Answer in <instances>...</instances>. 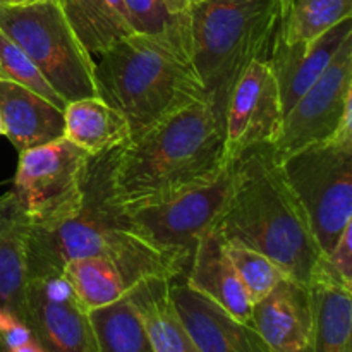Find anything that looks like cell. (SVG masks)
Here are the masks:
<instances>
[{"instance_id":"1","label":"cell","mask_w":352,"mask_h":352,"mask_svg":"<svg viewBox=\"0 0 352 352\" xmlns=\"http://www.w3.org/2000/svg\"><path fill=\"white\" fill-rule=\"evenodd\" d=\"M213 227L227 243L265 254L306 285L325 254L270 143L234 160L232 189Z\"/></svg>"},{"instance_id":"2","label":"cell","mask_w":352,"mask_h":352,"mask_svg":"<svg viewBox=\"0 0 352 352\" xmlns=\"http://www.w3.org/2000/svg\"><path fill=\"white\" fill-rule=\"evenodd\" d=\"M226 164L223 117L206 98L196 100L112 150V201H157L206 181Z\"/></svg>"},{"instance_id":"3","label":"cell","mask_w":352,"mask_h":352,"mask_svg":"<svg viewBox=\"0 0 352 352\" xmlns=\"http://www.w3.org/2000/svg\"><path fill=\"white\" fill-rule=\"evenodd\" d=\"M110 153L91 158L82 203L71 217L47 226L31 223L28 278L62 274L74 258L102 256L117 263L131 285L144 277L179 280L175 268L160 253L120 223L110 195Z\"/></svg>"},{"instance_id":"4","label":"cell","mask_w":352,"mask_h":352,"mask_svg":"<svg viewBox=\"0 0 352 352\" xmlns=\"http://www.w3.org/2000/svg\"><path fill=\"white\" fill-rule=\"evenodd\" d=\"M95 76L100 96L129 122L131 138L168 113L206 98L186 38H124L96 57Z\"/></svg>"},{"instance_id":"5","label":"cell","mask_w":352,"mask_h":352,"mask_svg":"<svg viewBox=\"0 0 352 352\" xmlns=\"http://www.w3.org/2000/svg\"><path fill=\"white\" fill-rule=\"evenodd\" d=\"M282 19L280 0H201L188 10L192 65L223 120L230 89L251 62L270 57Z\"/></svg>"},{"instance_id":"6","label":"cell","mask_w":352,"mask_h":352,"mask_svg":"<svg viewBox=\"0 0 352 352\" xmlns=\"http://www.w3.org/2000/svg\"><path fill=\"white\" fill-rule=\"evenodd\" d=\"M232 179L234 160L206 181L167 198L133 206L113 205L120 223L160 253L181 278L203 234L215 226L232 189Z\"/></svg>"},{"instance_id":"7","label":"cell","mask_w":352,"mask_h":352,"mask_svg":"<svg viewBox=\"0 0 352 352\" xmlns=\"http://www.w3.org/2000/svg\"><path fill=\"white\" fill-rule=\"evenodd\" d=\"M0 30L26 52L65 103L100 96L95 58L76 36L57 0L0 6Z\"/></svg>"},{"instance_id":"8","label":"cell","mask_w":352,"mask_h":352,"mask_svg":"<svg viewBox=\"0 0 352 352\" xmlns=\"http://www.w3.org/2000/svg\"><path fill=\"white\" fill-rule=\"evenodd\" d=\"M305 206L320 250L329 253L352 223V140L311 144L280 162Z\"/></svg>"},{"instance_id":"9","label":"cell","mask_w":352,"mask_h":352,"mask_svg":"<svg viewBox=\"0 0 352 352\" xmlns=\"http://www.w3.org/2000/svg\"><path fill=\"white\" fill-rule=\"evenodd\" d=\"M91 158L64 136L19 153L12 192L33 226L64 220L81 206Z\"/></svg>"},{"instance_id":"10","label":"cell","mask_w":352,"mask_h":352,"mask_svg":"<svg viewBox=\"0 0 352 352\" xmlns=\"http://www.w3.org/2000/svg\"><path fill=\"white\" fill-rule=\"evenodd\" d=\"M352 140V36L322 76L284 113L272 141L278 162L311 144Z\"/></svg>"},{"instance_id":"11","label":"cell","mask_w":352,"mask_h":352,"mask_svg":"<svg viewBox=\"0 0 352 352\" xmlns=\"http://www.w3.org/2000/svg\"><path fill=\"white\" fill-rule=\"evenodd\" d=\"M23 320L43 352H98L89 311L62 274L28 278Z\"/></svg>"},{"instance_id":"12","label":"cell","mask_w":352,"mask_h":352,"mask_svg":"<svg viewBox=\"0 0 352 352\" xmlns=\"http://www.w3.org/2000/svg\"><path fill=\"white\" fill-rule=\"evenodd\" d=\"M284 109L268 58L251 62L230 89L223 120V160L232 162L248 148L272 143Z\"/></svg>"},{"instance_id":"13","label":"cell","mask_w":352,"mask_h":352,"mask_svg":"<svg viewBox=\"0 0 352 352\" xmlns=\"http://www.w3.org/2000/svg\"><path fill=\"white\" fill-rule=\"evenodd\" d=\"M170 296L199 352H270L253 327L237 322L184 282L172 280Z\"/></svg>"},{"instance_id":"14","label":"cell","mask_w":352,"mask_h":352,"mask_svg":"<svg viewBox=\"0 0 352 352\" xmlns=\"http://www.w3.org/2000/svg\"><path fill=\"white\" fill-rule=\"evenodd\" d=\"M184 284L205 296L237 322L251 325L253 302L237 275L227 241L212 227L203 234L191 258Z\"/></svg>"},{"instance_id":"15","label":"cell","mask_w":352,"mask_h":352,"mask_svg":"<svg viewBox=\"0 0 352 352\" xmlns=\"http://www.w3.org/2000/svg\"><path fill=\"white\" fill-rule=\"evenodd\" d=\"M311 318L309 285L287 277L254 302L251 327L270 352H305Z\"/></svg>"},{"instance_id":"16","label":"cell","mask_w":352,"mask_h":352,"mask_svg":"<svg viewBox=\"0 0 352 352\" xmlns=\"http://www.w3.org/2000/svg\"><path fill=\"white\" fill-rule=\"evenodd\" d=\"M351 36L352 17L308 43H285L277 33L268 60L277 79L284 113L325 72L344 41Z\"/></svg>"},{"instance_id":"17","label":"cell","mask_w":352,"mask_h":352,"mask_svg":"<svg viewBox=\"0 0 352 352\" xmlns=\"http://www.w3.org/2000/svg\"><path fill=\"white\" fill-rule=\"evenodd\" d=\"M0 122L17 153L64 136V109L10 81H0Z\"/></svg>"},{"instance_id":"18","label":"cell","mask_w":352,"mask_h":352,"mask_svg":"<svg viewBox=\"0 0 352 352\" xmlns=\"http://www.w3.org/2000/svg\"><path fill=\"white\" fill-rule=\"evenodd\" d=\"M31 220L12 191L0 196V309L23 320ZM24 322V320H23Z\"/></svg>"},{"instance_id":"19","label":"cell","mask_w":352,"mask_h":352,"mask_svg":"<svg viewBox=\"0 0 352 352\" xmlns=\"http://www.w3.org/2000/svg\"><path fill=\"white\" fill-rule=\"evenodd\" d=\"M172 278L144 277L129 289L131 302L143 322L155 352H199L179 318L170 296Z\"/></svg>"},{"instance_id":"20","label":"cell","mask_w":352,"mask_h":352,"mask_svg":"<svg viewBox=\"0 0 352 352\" xmlns=\"http://www.w3.org/2000/svg\"><path fill=\"white\" fill-rule=\"evenodd\" d=\"M64 138L96 157L126 144L131 127L126 117L102 96H88L65 105Z\"/></svg>"},{"instance_id":"21","label":"cell","mask_w":352,"mask_h":352,"mask_svg":"<svg viewBox=\"0 0 352 352\" xmlns=\"http://www.w3.org/2000/svg\"><path fill=\"white\" fill-rule=\"evenodd\" d=\"M72 31L93 58L112 45L133 36L134 30L122 0H57Z\"/></svg>"},{"instance_id":"22","label":"cell","mask_w":352,"mask_h":352,"mask_svg":"<svg viewBox=\"0 0 352 352\" xmlns=\"http://www.w3.org/2000/svg\"><path fill=\"white\" fill-rule=\"evenodd\" d=\"M311 330L305 352H352V291L332 282H315Z\"/></svg>"},{"instance_id":"23","label":"cell","mask_w":352,"mask_h":352,"mask_svg":"<svg viewBox=\"0 0 352 352\" xmlns=\"http://www.w3.org/2000/svg\"><path fill=\"white\" fill-rule=\"evenodd\" d=\"M62 275L88 311L119 301L133 287L117 263L102 256L74 258L64 265Z\"/></svg>"},{"instance_id":"24","label":"cell","mask_w":352,"mask_h":352,"mask_svg":"<svg viewBox=\"0 0 352 352\" xmlns=\"http://www.w3.org/2000/svg\"><path fill=\"white\" fill-rule=\"evenodd\" d=\"M98 352H155L129 296L89 311Z\"/></svg>"},{"instance_id":"25","label":"cell","mask_w":352,"mask_h":352,"mask_svg":"<svg viewBox=\"0 0 352 352\" xmlns=\"http://www.w3.org/2000/svg\"><path fill=\"white\" fill-rule=\"evenodd\" d=\"M349 17L352 0H294L278 38L285 43H308Z\"/></svg>"},{"instance_id":"26","label":"cell","mask_w":352,"mask_h":352,"mask_svg":"<svg viewBox=\"0 0 352 352\" xmlns=\"http://www.w3.org/2000/svg\"><path fill=\"white\" fill-rule=\"evenodd\" d=\"M227 250L253 305L270 294L284 278L289 277L275 261L251 248L227 243Z\"/></svg>"},{"instance_id":"27","label":"cell","mask_w":352,"mask_h":352,"mask_svg":"<svg viewBox=\"0 0 352 352\" xmlns=\"http://www.w3.org/2000/svg\"><path fill=\"white\" fill-rule=\"evenodd\" d=\"M0 81H10L24 86L60 109H65L67 105L45 81L26 52L16 41L10 40L2 30H0Z\"/></svg>"},{"instance_id":"28","label":"cell","mask_w":352,"mask_h":352,"mask_svg":"<svg viewBox=\"0 0 352 352\" xmlns=\"http://www.w3.org/2000/svg\"><path fill=\"white\" fill-rule=\"evenodd\" d=\"M122 2L136 34L189 40L188 12L172 14L164 0H122Z\"/></svg>"},{"instance_id":"29","label":"cell","mask_w":352,"mask_h":352,"mask_svg":"<svg viewBox=\"0 0 352 352\" xmlns=\"http://www.w3.org/2000/svg\"><path fill=\"white\" fill-rule=\"evenodd\" d=\"M36 342L30 327L14 313L0 309V351L19 349Z\"/></svg>"},{"instance_id":"30","label":"cell","mask_w":352,"mask_h":352,"mask_svg":"<svg viewBox=\"0 0 352 352\" xmlns=\"http://www.w3.org/2000/svg\"><path fill=\"white\" fill-rule=\"evenodd\" d=\"M164 2L172 14H186L195 3L201 0H164Z\"/></svg>"},{"instance_id":"31","label":"cell","mask_w":352,"mask_h":352,"mask_svg":"<svg viewBox=\"0 0 352 352\" xmlns=\"http://www.w3.org/2000/svg\"><path fill=\"white\" fill-rule=\"evenodd\" d=\"M36 2H45V0H0V6H30Z\"/></svg>"},{"instance_id":"32","label":"cell","mask_w":352,"mask_h":352,"mask_svg":"<svg viewBox=\"0 0 352 352\" xmlns=\"http://www.w3.org/2000/svg\"><path fill=\"white\" fill-rule=\"evenodd\" d=\"M292 2H294V0H280V3H282V10H284V17L287 16V12H289V10H291Z\"/></svg>"},{"instance_id":"33","label":"cell","mask_w":352,"mask_h":352,"mask_svg":"<svg viewBox=\"0 0 352 352\" xmlns=\"http://www.w3.org/2000/svg\"><path fill=\"white\" fill-rule=\"evenodd\" d=\"M0 136H3V131H2V122H0Z\"/></svg>"}]
</instances>
